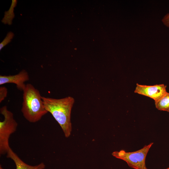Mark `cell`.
Wrapping results in <instances>:
<instances>
[{
  "label": "cell",
  "instance_id": "6da1fadb",
  "mask_svg": "<svg viewBox=\"0 0 169 169\" xmlns=\"http://www.w3.org/2000/svg\"><path fill=\"white\" fill-rule=\"evenodd\" d=\"M41 98L46 110L59 125L65 137H69L72 131L71 113L74 99L71 96L59 99L42 96Z\"/></svg>",
  "mask_w": 169,
  "mask_h": 169
},
{
  "label": "cell",
  "instance_id": "7a4b0ae2",
  "mask_svg": "<svg viewBox=\"0 0 169 169\" xmlns=\"http://www.w3.org/2000/svg\"><path fill=\"white\" fill-rule=\"evenodd\" d=\"M23 91L21 110L24 118L31 123L39 121L48 112L39 91L30 84H27Z\"/></svg>",
  "mask_w": 169,
  "mask_h": 169
},
{
  "label": "cell",
  "instance_id": "3957f363",
  "mask_svg": "<svg viewBox=\"0 0 169 169\" xmlns=\"http://www.w3.org/2000/svg\"><path fill=\"white\" fill-rule=\"evenodd\" d=\"M0 112L4 117L3 120L0 121V154L3 155L7 154L10 147L9 139L10 135L16 131L18 123L13 114L8 109L7 106L1 107Z\"/></svg>",
  "mask_w": 169,
  "mask_h": 169
},
{
  "label": "cell",
  "instance_id": "277c9868",
  "mask_svg": "<svg viewBox=\"0 0 169 169\" xmlns=\"http://www.w3.org/2000/svg\"><path fill=\"white\" fill-rule=\"evenodd\" d=\"M153 144V142H151L141 149L133 152H126L124 150L115 151L112 153V155L116 158L125 161L131 168L135 169H148L146 165V159Z\"/></svg>",
  "mask_w": 169,
  "mask_h": 169
},
{
  "label": "cell",
  "instance_id": "5b68a950",
  "mask_svg": "<svg viewBox=\"0 0 169 169\" xmlns=\"http://www.w3.org/2000/svg\"><path fill=\"white\" fill-rule=\"evenodd\" d=\"M166 87L164 84L147 85L137 83L134 92L150 97L156 101L167 92Z\"/></svg>",
  "mask_w": 169,
  "mask_h": 169
},
{
  "label": "cell",
  "instance_id": "8992f818",
  "mask_svg": "<svg viewBox=\"0 0 169 169\" xmlns=\"http://www.w3.org/2000/svg\"><path fill=\"white\" fill-rule=\"evenodd\" d=\"M29 80L28 72L23 70L18 73L14 75H0V85L7 83H13L16 85L18 89L23 91L26 84L25 83Z\"/></svg>",
  "mask_w": 169,
  "mask_h": 169
},
{
  "label": "cell",
  "instance_id": "52a82bcc",
  "mask_svg": "<svg viewBox=\"0 0 169 169\" xmlns=\"http://www.w3.org/2000/svg\"><path fill=\"white\" fill-rule=\"evenodd\" d=\"M7 157L12 160L16 166V169H44L45 165L43 162L31 166L23 161L10 147L7 153Z\"/></svg>",
  "mask_w": 169,
  "mask_h": 169
},
{
  "label": "cell",
  "instance_id": "ba28073f",
  "mask_svg": "<svg viewBox=\"0 0 169 169\" xmlns=\"http://www.w3.org/2000/svg\"><path fill=\"white\" fill-rule=\"evenodd\" d=\"M156 108L159 110L169 112V93L166 92L158 100L155 101Z\"/></svg>",
  "mask_w": 169,
  "mask_h": 169
},
{
  "label": "cell",
  "instance_id": "9c48e42d",
  "mask_svg": "<svg viewBox=\"0 0 169 169\" xmlns=\"http://www.w3.org/2000/svg\"><path fill=\"white\" fill-rule=\"evenodd\" d=\"M17 0H13L9 10L5 12L3 18L1 20L2 22L5 24L10 25L12 24V20L14 17V8L17 5Z\"/></svg>",
  "mask_w": 169,
  "mask_h": 169
},
{
  "label": "cell",
  "instance_id": "30bf717a",
  "mask_svg": "<svg viewBox=\"0 0 169 169\" xmlns=\"http://www.w3.org/2000/svg\"><path fill=\"white\" fill-rule=\"evenodd\" d=\"M14 34L12 32H9L7 34L5 38L0 44V50L9 43L13 38Z\"/></svg>",
  "mask_w": 169,
  "mask_h": 169
},
{
  "label": "cell",
  "instance_id": "8fae6325",
  "mask_svg": "<svg viewBox=\"0 0 169 169\" xmlns=\"http://www.w3.org/2000/svg\"><path fill=\"white\" fill-rule=\"evenodd\" d=\"M8 93L7 88L5 86L0 87V103L2 102L7 97Z\"/></svg>",
  "mask_w": 169,
  "mask_h": 169
},
{
  "label": "cell",
  "instance_id": "7c38bea8",
  "mask_svg": "<svg viewBox=\"0 0 169 169\" xmlns=\"http://www.w3.org/2000/svg\"><path fill=\"white\" fill-rule=\"evenodd\" d=\"M161 21L164 25L169 28V13L166 14L163 18Z\"/></svg>",
  "mask_w": 169,
  "mask_h": 169
},
{
  "label": "cell",
  "instance_id": "4fadbf2b",
  "mask_svg": "<svg viewBox=\"0 0 169 169\" xmlns=\"http://www.w3.org/2000/svg\"><path fill=\"white\" fill-rule=\"evenodd\" d=\"M0 169H3L2 167V166H1V165H0Z\"/></svg>",
  "mask_w": 169,
  "mask_h": 169
},
{
  "label": "cell",
  "instance_id": "5bb4252c",
  "mask_svg": "<svg viewBox=\"0 0 169 169\" xmlns=\"http://www.w3.org/2000/svg\"><path fill=\"white\" fill-rule=\"evenodd\" d=\"M166 169H169V167H168V168H167Z\"/></svg>",
  "mask_w": 169,
  "mask_h": 169
}]
</instances>
